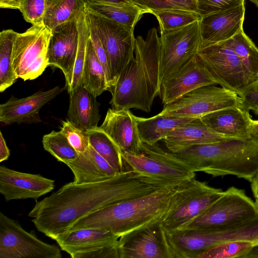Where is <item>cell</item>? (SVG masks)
Listing matches in <instances>:
<instances>
[{
	"mask_svg": "<svg viewBox=\"0 0 258 258\" xmlns=\"http://www.w3.org/2000/svg\"><path fill=\"white\" fill-rule=\"evenodd\" d=\"M127 169L105 180L64 184L36 202L28 214L37 230L53 239L81 218L118 202L175 184Z\"/></svg>",
	"mask_w": 258,
	"mask_h": 258,
	"instance_id": "1",
	"label": "cell"
},
{
	"mask_svg": "<svg viewBox=\"0 0 258 258\" xmlns=\"http://www.w3.org/2000/svg\"><path fill=\"white\" fill-rule=\"evenodd\" d=\"M160 37L156 28L148 31L145 39L135 38L134 56L120 73L110 101L112 108H132L150 112L159 95Z\"/></svg>",
	"mask_w": 258,
	"mask_h": 258,
	"instance_id": "2",
	"label": "cell"
},
{
	"mask_svg": "<svg viewBox=\"0 0 258 258\" xmlns=\"http://www.w3.org/2000/svg\"><path fill=\"white\" fill-rule=\"evenodd\" d=\"M181 182L100 209L75 222L67 231L83 228L99 229L120 237L160 221L169 209Z\"/></svg>",
	"mask_w": 258,
	"mask_h": 258,
	"instance_id": "3",
	"label": "cell"
},
{
	"mask_svg": "<svg viewBox=\"0 0 258 258\" xmlns=\"http://www.w3.org/2000/svg\"><path fill=\"white\" fill-rule=\"evenodd\" d=\"M174 153L195 172L213 177L231 175L251 182L258 173V139L253 137L196 145Z\"/></svg>",
	"mask_w": 258,
	"mask_h": 258,
	"instance_id": "4",
	"label": "cell"
},
{
	"mask_svg": "<svg viewBox=\"0 0 258 258\" xmlns=\"http://www.w3.org/2000/svg\"><path fill=\"white\" fill-rule=\"evenodd\" d=\"M88 26L97 34L105 50L110 70L112 92L119 76L134 57V29L95 13L85 7Z\"/></svg>",
	"mask_w": 258,
	"mask_h": 258,
	"instance_id": "5",
	"label": "cell"
},
{
	"mask_svg": "<svg viewBox=\"0 0 258 258\" xmlns=\"http://www.w3.org/2000/svg\"><path fill=\"white\" fill-rule=\"evenodd\" d=\"M220 188L209 185L193 177L178 186L170 207L161 220L166 233L178 231L188 223L223 194Z\"/></svg>",
	"mask_w": 258,
	"mask_h": 258,
	"instance_id": "6",
	"label": "cell"
},
{
	"mask_svg": "<svg viewBox=\"0 0 258 258\" xmlns=\"http://www.w3.org/2000/svg\"><path fill=\"white\" fill-rule=\"evenodd\" d=\"M258 216V205L243 189L228 188L212 205L180 230H212Z\"/></svg>",
	"mask_w": 258,
	"mask_h": 258,
	"instance_id": "7",
	"label": "cell"
},
{
	"mask_svg": "<svg viewBox=\"0 0 258 258\" xmlns=\"http://www.w3.org/2000/svg\"><path fill=\"white\" fill-rule=\"evenodd\" d=\"M121 153L126 168L143 175L170 182L183 181L196 176L188 164L157 144L143 143L139 154Z\"/></svg>",
	"mask_w": 258,
	"mask_h": 258,
	"instance_id": "8",
	"label": "cell"
},
{
	"mask_svg": "<svg viewBox=\"0 0 258 258\" xmlns=\"http://www.w3.org/2000/svg\"><path fill=\"white\" fill-rule=\"evenodd\" d=\"M197 54L217 85L239 96L255 83L238 56L225 41L202 49Z\"/></svg>",
	"mask_w": 258,
	"mask_h": 258,
	"instance_id": "9",
	"label": "cell"
},
{
	"mask_svg": "<svg viewBox=\"0 0 258 258\" xmlns=\"http://www.w3.org/2000/svg\"><path fill=\"white\" fill-rule=\"evenodd\" d=\"M51 30L44 24L32 25L15 38L12 66L18 78L24 81L37 78L48 65L47 49Z\"/></svg>",
	"mask_w": 258,
	"mask_h": 258,
	"instance_id": "10",
	"label": "cell"
},
{
	"mask_svg": "<svg viewBox=\"0 0 258 258\" xmlns=\"http://www.w3.org/2000/svg\"><path fill=\"white\" fill-rule=\"evenodd\" d=\"M242 104L235 93L214 85L195 89L164 106L159 114L165 116L198 118L212 112Z\"/></svg>",
	"mask_w": 258,
	"mask_h": 258,
	"instance_id": "11",
	"label": "cell"
},
{
	"mask_svg": "<svg viewBox=\"0 0 258 258\" xmlns=\"http://www.w3.org/2000/svg\"><path fill=\"white\" fill-rule=\"evenodd\" d=\"M200 20L178 29L160 32L159 74L161 81L188 62L200 49Z\"/></svg>",
	"mask_w": 258,
	"mask_h": 258,
	"instance_id": "12",
	"label": "cell"
},
{
	"mask_svg": "<svg viewBox=\"0 0 258 258\" xmlns=\"http://www.w3.org/2000/svg\"><path fill=\"white\" fill-rule=\"evenodd\" d=\"M60 249L39 239L0 213V258H61Z\"/></svg>",
	"mask_w": 258,
	"mask_h": 258,
	"instance_id": "13",
	"label": "cell"
},
{
	"mask_svg": "<svg viewBox=\"0 0 258 258\" xmlns=\"http://www.w3.org/2000/svg\"><path fill=\"white\" fill-rule=\"evenodd\" d=\"M118 245L119 258H172L161 221L121 236Z\"/></svg>",
	"mask_w": 258,
	"mask_h": 258,
	"instance_id": "14",
	"label": "cell"
},
{
	"mask_svg": "<svg viewBox=\"0 0 258 258\" xmlns=\"http://www.w3.org/2000/svg\"><path fill=\"white\" fill-rule=\"evenodd\" d=\"M51 33L47 49L48 65L62 71L68 91L72 81L78 48L77 19L58 26L51 30Z\"/></svg>",
	"mask_w": 258,
	"mask_h": 258,
	"instance_id": "15",
	"label": "cell"
},
{
	"mask_svg": "<svg viewBox=\"0 0 258 258\" xmlns=\"http://www.w3.org/2000/svg\"><path fill=\"white\" fill-rule=\"evenodd\" d=\"M217 85L207 72L197 54L161 83L159 96L169 104L197 88Z\"/></svg>",
	"mask_w": 258,
	"mask_h": 258,
	"instance_id": "16",
	"label": "cell"
},
{
	"mask_svg": "<svg viewBox=\"0 0 258 258\" xmlns=\"http://www.w3.org/2000/svg\"><path fill=\"white\" fill-rule=\"evenodd\" d=\"M54 181L40 174L21 172L0 166V193L6 201L32 199L35 201L51 191Z\"/></svg>",
	"mask_w": 258,
	"mask_h": 258,
	"instance_id": "17",
	"label": "cell"
},
{
	"mask_svg": "<svg viewBox=\"0 0 258 258\" xmlns=\"http://www.w3.org/2000/svg\"><path fill=\"white\" fill-rule=\"evenodd\" d=\"M244 3L202 17L200 49L230 39L243 29Z\"/></svg>",
	"mask_w": 258,
	"mask_h": 258,
	"instance_id": "18",
	"label": "cell"
},
{
	"mask_svg": "<svg viewBox=\"0 0 258 258\" xmlns=\"http://www.w3.org/2000/svg\"><path fill=\"white\" fill-rule=\"evenodd\" d=\"M64 89L57 86L46 91H39L23 98L12 96L0 105V121L4 124L41 122L39 113L40 109Z\"/></svg>",
	"mask_w": 258,
	"mask_h": 258,
	"instance_id": "19",
	"label": "cell"
},
{
	"mask_svg": "<svg viewBox=\"0 0 258 258\" xmlns=\"http://www.w3.org/2000/svg\"><path fill=\"white\" fill-rule=\"evenodd\" d=\"M135 117L130 109L109 108L100 126L113 140L121 152L141 153L143 142Z\"/></svg>",
	"mask_w": 258,
	"mask_h": 258,
	"instance_id": "20",
	"label": "cell"
},
{
	"mask_svg": "<svg viewBox=\"0 0 258 258\" xmlns=\"http://www.w3.org/2000/svg\"><path fill=\"white\" fill-rule=\"evenodd\" d=\"M201 119L210 128L224 136L236 139L251 138L252 118L242 104L212 112Z\"/></svg>",
	"mask_w": 258,
	"mask_h": 258,
	"instance_id": "21",
	"label": "cell"
},
{
	"mask_svg": "<svg viewBox=\"0 0 258 258\" xmlns=\"http://www.w3.org/2000/svg\"><path fill=\"white\" fill-rule=\"evenodd\" d=\"M120 236L112 232L99 229L83 228L68 231L56 236V241L61 250L72 257L117 244Z\"/></svg>",
	"mask_w": 258,
	"mask_h": 258,
	"instance_id": "22",
	"label": "cell"
},
{
	"mask_svg": "<svg viewBox=\"0 0 258 258\" xmlns=\"http://www.w3.org/2000/svg\"><path fill=\"white\" fill-rule=\"evenodd\" d=\"M236 139L218 134L207 126L201 117L172 130L163 140L166 148L177 153L191 146Z\"/></svg>",
	"mask_w": 258,
	"mask_h": 258,
	"instance_id": "23",
	"label": "cell"
},
{
	"mask_svg": "<svg viewBox=\"0 0 258 258\" xmlns=\"http://www.w3.org/2000/svg\"><path fill=\"white\" fill-rule=\"evenodd\" d=\"M66 164L72 170L73 182L77 184L100 181L119 173L90 145L86 151Z\"/></svg>",
	"mask_w": 258,
	"mask_h": 258,
	"instance_id": "24",
	"label": "cell"
},
{
	"mask_svg": "<svg viewBox=\"0 0 258 258\" xmlns=\"http://www.w3.org/2000/svg\"><path fill=\"white\" fill-rule=\"evenodd\" d=\"M69 95L67 119L84 131L97 127L101 115L96 97L84 87L83 83Z\"/></svg>",
	"mask_w": 258,
	"mask_h": 258,
	"instance_id": "25",
	"label": "cell"
},
{
	"mask_svg": "<svg viewBox=\"0 0 258 258\" xmlns=\"http://www.w3.org/2000/svg\"><path fill=\"white\" fill-rule=\"evenodd\" d=\"M135 118L141 141L149 145L157 144L174 128L196 118L165 116L159 114L149 118Z\"/></svg>",
	"mask_w": 258,
	"mask_h": 258,
	"instance_id": "26",
	"label": "cell"
},
{
	"mask_svg": "<svg viewBox=\"0 0 258 258\" xmlns=\"http://www.w3.org/2000/svg\"><path fill=\"white\" fill-rule=\"evenodd\" d=\"M85 7L102 17L133 29L147 11L133 4H115L100 2L85 3Z\"/></svg>",
	"mask_w": 258,
	"mask_h": 258,
	"instance_id": "27",
	"label": "cell"
},
{
	"mask_svg": "<svg viewBox=\"0 0 258 258\" xmlns=\"http://www.w3.org/2000/svg\"><path fill=\"white\" fill-rule=\"evenodd\" d=\"M85 9L84 0H47L43 24L52 30L77 19Z\"/></svg>",
	"mask_w": 258,
	"mask_h": 258,
	"instance_id": "28",
	"label": "cell"
},
{
	"mask_svg": "<svg viewBox=\"0 0 258 258\" xmlns=\"http://www.w3.org/2000/svg\"><path fill=\"white\" fill-rule=\"evenodd\" d=\"M84 87L97 97L108 91V85L103 68L95 52L91 41L89 39L83 71Z\"/></svg>",
	"mask_w": 258,
	"mask_h": 258,
	"instance_id": "29",
	"label": "cell"
},
{
	"mask_svg": "<svg viewBox=\"0 0 258 258\" xmlns=\"http://www.w3.org/2000/svg\"><path fill=\"white\" fill-rule=\"evenodd\" d=\"M90 145L118 172L126 168L121 153L113 140L100 127L85 131Z\"/></svg>",
	"mask_w": 258,
	"mask_h": 258,
	"instance_id": "30",
	"label": "cell"
},
{
	"mask_svg": "<svg viewBox=\"0 0 258 258\" xmlns=\"http://www.w3.org/2000/svg\"><path fill=\"white\" fill-rule=\"evenodd\" d=\"M17 32L12 29L0 33V92L11 86L18 79L12 66L13 48Z\"/></svg>",
	"mask_w": 258,
	"mask_h": 258,
	"instance_id": "31",
	"label": "cell"
},
{
	"mask_svg": "<svg viewBox=\"0 0 258 258\" xmlns=\"http://www.w3.org/2000/svg\"><path fill=\"white\" fill-rule=\"evenodd\" d=\"M237 54L255 83L258 81V48L242 29L225 41Z\"/></svg>",
	"mask_w": 258,
	"mask_h": 258,
	"instance_id": "32",
	"label": "cell"
},
{
	"mask_svg": "<svg viewBox=\"0 0 258 258\" xmlns=\"http://www.w3.org/2000/svg\"><path fill=\"white\" fill-rule=\"evenodd\" d=\"M79 34L78 48L76 58L72 81L69 94L83 83V71L85 60L88 42L90 38V29L83 11L77 19Z\"/></svg>",
	"mask_w": 258,
	"mask_h": 258,
	"instance_id": "33",
	"label": "cell"
},
{
	"mask_svg": "<svg viewBox=\"0 0 258 258\" xmlns=\"http://www.w3.org/2000/svg\"><path fill=\"white\" fill-rule=\"evenodd\" d=\"M151 14L157 19L160 32L178 29L202 18L197 12L178 9L164 10Z\"/></svg>",
	"mask_w": 258,
	"mask_h": 258,
	"instance_id": "34",
	"label": "cell"
},
{
	"mask_svg": "<svg viewBox=\"0 0 258 258\" xmlns=\"http://www.w3.org/2000/svg\"><path fill=\"white\" fill-rule=\"evenodd\" d=\"M42 144L45 150L58 161L65 164L75 160L79 156V153L60 131H53L43 136Z\"/></svg>",
	"mask_w": 258,
	"mask_h": 258,
	"instance_id": "35",
	"label": "cell"
},
{
	"mask_svg": "<svg viewBox=\"0 0 258 258\" xmlns=\"http://www.w3.org/2000/svg\"><path fill=\"white\" fill-rule=\"evenodd\" d=\"M253 246L252 241L247 240L225 242L201 252L197 258H244Z\"/></svg>",
	"mask_w": 258,
	"mask_h": 258,
	"instance_id": "36",
	"label": "cell"
},
{
	"mask_svg": "<svg viewBox=\"0 0 258 258\" xmlns=\"http://www.w3.org/2000/svg\"><path fill=\"white\" fill-rule=\"evenodd\" d=\"M134 5L148 13L167 9H178L197 12L195 0H130Z\"/></svg>",
	"mask_w": 258,
	"mask_h": 258,
	"instance_id": "37",
	"label": "cell"
},
{
	"mask_svg": "<svg viewBox=\"0 0 258 258\" xmlns=\"http://www.w3.org/2000/svg\"><path fill=\"white\" fill-rule=\"evenodd\" d=\"M47 0H19V10L25 20L32 25L43 24Z\"/></svg>",
	"mask_w": 258,
	"mask_h": 258,
	"instance_id": "38",
	"label": "cell"
},
{
	"mask_svg": "<svg viewBox=\"0 0 258 258\" xmlns=\"http://www.w3.org/2000/svg\"><path fill=\"white\" fill-rule=\"evenodd\" d=\"M60 132L66 137L70 145L79 153L86 151L90 146L89 138L85 131L69 120L62 121Z\"/></svg>",
	"mask_w": 258,
	"mask_h": 258,
	"instance_id": "39",
	"label": "cell"
},
{
	"mask_svg": "<svg viewBox=\"0 0 258 258\" xmlns=\"http://www.w3.org/2000/svg\"><path fill=\"white\" fill-rule=\"evenodd\" d=\"M244 0H197V11L201 17L217 12L237 7Z\"/></svg>",
	"mask_w": 258,
	"mask_h": 258,
	"instance_id": "40",
	"label": "cell"
},
{
	"mask_svg": "<svg viewBox=\"0 0 258 258\" xmlns=\"http://www.w3.org/2000/svg\"><path fill=\"white\" fill-rule=\"evenodd\" d=\"M89 29L90 39L91 41L97 57L104 70L108 85V91H109L111 87V78L107 58L104 48L97 34L90 27H89Z\"/></svg>",
	"mask_w": 258,
	"mask_h": 258,
	"instance_id": "41",
	"label": "cell"
},
{
	"mask_svg": "<svg viewBox=\"0 0 258 258\" xmlns=\"http://www.w3.org/2000/svg\"><path fill=\"white\" fill-rule=\"evenodd\" d=\"M239 97L242 105L249 111L251 110L258 115V92H246Z\"/></svg>",
	"mask_w": 258,
	"mask_h": 258,
	"instance_id": "42",
	"label": "cell"
},
{
	"mask_svg": "<svg viewBox=\"0 0 258 258\" xmlns=\"http://www.w3.org/2000/svg\"><path fill=\"white\" fill-rule=\"evenodd\" d=\"M10 156V150L6 144L4 137L0 132V162L7 160Z\"/></svg>",
	"mask_w": 258,
	"mask_h": 258,
	"instance_id": "43",
	"label": "cell"
},
{
	"mask_svg": "<svg viewBox=\"0 0 258 258\" xmlns=\"http://www.w3.org/2000/svg\"><path fill=\"white\" fill-rule=\"evenodd\" d=\"M19 0H0V7L4 9H19Z\"/></svg>",
	"mask_w": 258,
	"mask_h": 258,
	"instance_id": "44",
	"label": "cell"
},
{
	"mask_svg": "<svg viewBox=\"0 0 258 258\" xmlns=\"http://www.w3.org/2000/svg\"><path fill=\"white\" fill-rule=\"evenodd\" d=\"M84 1L85 3L93 2H100L115 4H133L130 0H84Z\"/></svg>",
	"mask_w": 258,
	"mask_h": 258,
	"instance_id": "45",
	"label": "cell"
},
{
	"mask_svg": "<svg viewBox=\"0 0 258 258\" xmlns=\"http://www.w3.org/2000/svg\"><path fill=\"white\" fill-rule=\"evenodd\" d=\"M251 137L258 139V120H252L250 126Z\"/></svg>",
	"mask_w": 258,
	"mask_h": 258,
	"instance_id": "46",
	"label": "cell"
},
{
	"mask_svg": "<svg viewBox=\"0 0 258 258\" xmlns=\"http://www.w3.org/2000/svg\"><path fill=\"white\" fill-rule=\"evenodd\" d=\"M250 182L251 190L255 197L258 196V173Z\"/></svg>",
	"mask_w": 258,
	"mask_h": 258,
	"instance_id": "47",
	"label": "cell"
},
{
	"mask_svg": "<svg viewBox=\"0 0 258 258\" xmlns=\"http://www.w3.org/2000/svg\"><path fill=\"white\" fill-rule=\"evenodd\" d=\"M244 258H258V245L253 246Z\"/></svg>",
	"mask_w": 258,
	"mask_h": 258,
	"instance_id": "48",
	"label": "cell"
},
{
	"mask_svg": "<svg viewBox=\"0 0 258 258\" xmlns=\"http://www.w3.org/2000/svg\"><path fill=\"white\" fill-rule=\"evenodd\" d=\"M252 89L254 92H258V81L252 85Z\"/></svg>",
	"mask_w": 258,
	"mask_h": 258,
	"instance_id": "49",
	"label": "cell"
},
{
	"mask_svg": "<svg viewBox=\"0 0 258 258\" xmlns=\"http://www.w3.org/2000/svg\"><path fill=\"white\" fill-rule=\"evenodd\" d=\"M252 3H253L258 8V0H249Z\"/></svg>",
	"mask_w": 258,
	"mask_h": 258,
	"instance_id": "50",
	"label": "cell"
},
{
	"mask_svg": "<svg viewBox=\"0 0 258 258\" xmlns=\"http://www.w3.org/2000/svg\"><path fill=\"white\" fill-rule=\"evenodd\" d=\"M255 201L258 205V196L254 197Z\"/></svg>",
	"mask_w": 258,
	"mask_h": 258,
	"instance_id": "51",
	"label": "cell"
},
{
	"mask_svg": "<svg viewBox=\"0 0 258 258\" xmlns=\"http://www.w3.org/2000/svg\"><path fill=\"white\" fill-rule=\"evenodd\" d=\"M253 246L258 245V240L253 242Z\"/></svg>",
	"mask_w": 258,
	"mask_h": 258,
	"instance_id": "52",
	"label": "cell"
},
{
	"mask_svg": "<svg viewBox=\"0 0 258 258\" xmlns=\"http://www.w3.org/2000/svg\"><path fill=\"white\" fill-rule=\"evenodd\" d=\"M195 1L197 2V0H195Z\"/></svg>",
	"mask_w": 258,
	"mask_h": 258,
	"instance_id": "53",
	"label": "cell"
}]
</instances>
